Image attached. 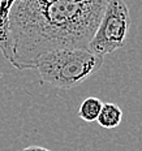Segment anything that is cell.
<instances>
[{
  "label": "cell",
  "mask_w": 142,
  "mask_h": 151,
  "mask_svg": "<svg viewBox=\"0 0 142 151\" xmlns=\"http://www.w3.org/2000/svg\"><path fill=\"white\" fill-rule=\"evenodd\" d=\"M123 120V111L116 103H103L102 111L98 116V124L105 129L117 128Z\"/></svg>",
  "instance_id": "5b68a950"
},
{
  "label": "cell",
  "mask_w": 142,
  "mask_h": 151,
  "mask_svg": "<svg viewBox=\"0 0 142 151\" xmlns=\"http://www.w3.org/2000/svg\"><path fill=\"white\" fill-rule=\"evenodd\" d=\"M22 151H51V150L46 149V147H42V146H27V147H25Z\"/></svg>",
  "instance_id": "ba28073f"
},
{
  "label": "cell",
  "mask_w": 142,
  "mask_h": 151,
  "mask_svg": "<svg viewBox=\"0 0 142 151\" xmlns=\"http://www.w3.org/2000/svg\"><path fill=\"white\" fill-rule=\"evenodd\" d=\"M103 102L99 98L95 96H89L81 103L80 109H78V116L82 119L84 121L91 122L95 121L99 116L100 111H102Z\"/></svg>",
  "instance_id": "8992f818"
},
{
  "label": "cell",
  "mask_w": 142,
  "mask_h": 151,
  "mask_svg": "<svg viewBox=\"0 0 142 151\" xmlns=\"http://www.w3.org/2000/svg\"><path fill=\"white\" fill-rule=\"evenodd\" d=\"M130 24V13L124 0H108L87 50L103 58L123 48L127 45Z\"/></svg>",
  "instance_id": "3957f363"
},
{
  "label": "cell",
  "mask_w": 142,
  "mask_h": 151,
  "mask_svg": "<svg viewBox=\"0 0 142 151\" xmlns=\"http://www.w3.org/2000/svg\"><path fill=\"white\" fill-rule=\"evenodd\" d=\"M108 0H55L39 7L13 5L9 14L13 59L18 70L35 69L46 53L87 48Z\"/></svg>",
  "instance_id": "6da1fadb"
},
{
  "label": "cell",
  "mask_w": 142,
  "mask_h": 151,
  "mask_svg": "<svg viewBox=\"0 0 142 151\" xmlns=\"http://www.w3.org/2000/svg\"><path fill=\"white\" fill-rule=\"evenodd\" d=\"M14 3L16 0H0V51L9 63L13 59L9 14Z\"/></svg>",
  "instance_id": "277c9868"
},
{
  "label": "cell",
  "mask_w": 142,
  "mask_h": 151,
  "mask_svg": "<svg viewBox=\"0 0 142 151\" xmlns=\"http://www.w3.org/2000/svg\"><path fill=\"white\" fill-rule=\"evenodd\" d=\"M52 1H55V0H16L13 5H18V7H39V5L50 4Z\"/></svg>",
  "instance_id": "52a82bcc"
},
{
  "label": "cell",
  "mask_w": 142,
  "mask_h": 151,
  "mask_svg": "<svg viewBox=\"0 0 142 151\" xmlns=\"http://www.w3.org/2000/svg\"><path fill=\"white\" fill-rule=\"evenodd\" d=\"M103 65V58L87 48H64L40 56L35 69L42 82L63 90L73 89L95 74Z\"/></svg>",
  "instance_id": "7a4b0ae2"
}]
</instances>
